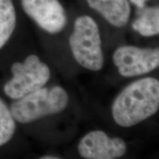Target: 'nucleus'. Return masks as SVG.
I'll use <instances>...</instances> for the list:
<instances>
[{
	"mask_svg": "<svg viewBox=\"0 0 159 159\" xmlns=\"http://www.w3.org/2000/svg\"><path fill=\"white\" fill-rule=\"evenodd\" d=\"M148 1V0H130V2L136 5L138 8H142V7H144L145 5H146V2Z\"/></svg>",
	"mask_w": 159,
	"mask_h": 159,
	"instance_id": "12",
	"label": "nucleus"
},
{
	"mask_svg": "<svg viewBox=\"0 0 159 159\" xmlns=\"http://www.w3.org/2000/svg\"><path fill=\"white\" fill-rule=\"evenodd\" d=\"M73 57L79 64L91 71H99L104 65L102 43L96 21L89 16L75 20L69 38Z\"/></svg>",
	"mask_w": 159,
	"mask_h": 159,
	"instance_id": "3",
	"label": "nucleus"
},
{
	"mask_svg": "<svg viewBox=\"0 0 159 159\" xmlns=\"http://www.w3.org/2000/svg\"><path fill=\"white\" fill-rule=\"evenodd\" d=\"M78 151L85 158L114 159L125 155L127 145L121 138H111L103 131L94 130L83 137Z\"/></svg>",
	"mask_w": 159,
	"mask_h": 159,
	"instance_id": "7",
	"label": "nucleus"
},
{
	"mask_svg": "<svg viewBox=\"0 0 159 159\" xmlns=\"http://www.w3.org/2000/svg\"><path fill=\"white\" fill-rule=\"evenodd\" d=\"M139 15L132 24L134 30L145 37L156 35L159 33L158 7H146L139 8Z\"/></svg>",
	"mask_w": 159,
	"mask_h": 159,
	"instance_id": "9",
	"label": "nucleus"
},
{
	"mask_svg": "<svg viewBox=\"0 0 159 159\" xmlns=\"http://www.w3.org/2000/svg\"><path fill=\"white\" fill-rule=\"evenodd\" d=\"M91 8L99 13L108 22L123 27L130 19L131 8L128 0H86Z\"/></svg>",
	"mask_w": 159,
	"mask_h": 159,
	"instance_id": "8",
	"label": "nucleus"
},
{
	"mask_svg": "<svg viewBox=\"0 0 159 159\" xmlns=\"http://www.w3.org/2000/svg\"><path fill=\"white\" fill-rule=\"evenodd\" d=\"M15 100L10 107L11 114L16 122L27 124L63 111L68 105L69 97L62 87L55 85L42 87Z\"/></svg>",
	"mask_w": 159,
	"mask_h": 159,
	"instance_id": "2",
	"label": "nucleus"
},
{
	"mask_svg": "<svg viewBox=\"0 0 159 159\" xmlns=\"http://www.w3.org/2000/svg\"><path fill=\"white\" fill-rule=\"evenodd\" d=\"M16 25V13L12 0H0V49L11 39Z\"/></svg>",
	"mask_w": 159,
	"mask_h": 159,
	"instance_id": "10",
	"label": "nucleus"
},
{
	"mask_svg": "<svg viewBox=\"0 0 159 159\" xmlns=\"http://www.w3.org/2000/svg\"><path fill=\"white\" fill-rule=\"evenodd\" d=\"M23 10L41 28L51 34L62 31L67 22L58 0H21Z\"/></svg>",
	"mask_w": 159,
	"mask_h": 159,
	"instance_id": "6",
	"label": "nucleus"
},
{
	"mask_svg": "<svg viewBox=\"0 0 159 159\" xmlns=\"http://www.w3.org/2000/svg\"><path fill=\"white\" fill-rule=\"evenodd\" d=\"M58 158H60L54 156H44L41 158V159H58Z\"/></svg>",
	"mask_w": 159,
	"mask_h": 159,
	"instance_id": "13",
	"label": "nucleus"
},
{
	"mask_svg": "<svg viewBox=\"0 0 159 159\" xmlns=\"http://www.w3.org/2000/svg\"><path fill=\"white\" fill-rule=\"evenodd\" d=\"M119 72L126 77L150 72L159 65L158 48H139L134 46H122L113 55Z\"/></svg>",
	"mask_w": 159,
	"mask_h": 159,
	"instance_id": "5",
	"label": "nucleus"
},
{
	"mask_svg": "<svg viewBox=\"0 0 159 159\" xmlns=\"http://www.w3.org/2000/svg\"><path fill=\"white\" fill-rule=\"evenodd\" d=\"M16 124L11 109L0 98V147L11 141L15 134Z\"/></svg>",
	"mask_w": 159,
	"mask_h": 159,
	"instance_id": "11",
	"label": "nucleus"
},
{
	"mask_svg": "<svg viewBox=\"0 0 159 159\" xmlns=\"http://www.w3.org/2000/svg\"><path fill=\"white\" fill-rule=\"evenodd\" d=\"M159 108V81L146 77L125 87L115 99L112 116L121 127L128 128L152 116Z\"/></svg>",
	"mask_w": 159,
	"mask_h": 159,
	"instance_id": "1",
	"label": "nucleus"
},
{
	"mask_svg": "<svg viewBox=\"0 0 159 159\" xmlns=\"http://www.w3.org/2000/svg\"><path fill=\"white\" fill-rule=\"evenodd\" d=\"M11 72L13 77L4 85V92L13 99L42 88L50 78L48 66L35 55H29L22 63H13Z\"/></svg>",
	"mask_w": 159,
	"mask_h": 159,
	"instance_id": "4",
	"label": "nucleus"
}]
</instances>
